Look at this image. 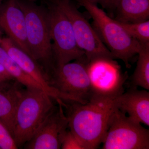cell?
I'll return each mask as SVG.
<instances>
[{"mask_svg":"<svg viewBox=\"0 0 149 149\" xmlns=\"http://www.w3.org/2000/svg\"><path fill=\"white\" fill-rule=\"evenodd\" d=\"M15 82L0 89V121L12 136L15 117L19 102L23 91Z\"/></svg>","mask_w":149,"mask_h":149,"instance_id":"5bb4252c","label":"cell"},{"mask_svg":"<svg viewBox=\"0 0 149 149\" xmlns=\"http://www.w3.org/2000/svg\"><path fill=\"white\" fill-rule=\"evenodd\" d=\"M2 38L1 37V36H0V42H1V40Z\"/></svg>","mask_w":149,"mask_h":149,"instance_id":"cb8c5ba5","label":"cell"},{"mask_svg":"<svg viewBox=\"0 0 149 149\" xmlns=\"http://www.w3.org/2000/svg\"><path fill=\"white\" fill-rule=\"evenodd\" d=\"M26 22V35L31 56L48 75L54 66L47 9L31 1L17 0Z\"/></svg>","mask_w":149,"mask_h":149,"instance_id":"277c9868","label":"cell"},{"mask_svg":"<svg viewBox=\"0 0 149 149\" xmlns=\"http://www.w3.org/2000/svg\"><path fill=\"white\" fill-rule=\"evenodd\" d=\"M102 144V149H148L149 130L117 109Z\"/></svg>","mask_w":149,"mask_h":149,"instance_id":"52a82bcc","label":"cell"},{"mask_svg":"<svg viewBox=\"0 0 149 149\" xmlns=\"http://www.w3.org/2000/svg\"><path fill=\"white\" fill-rule=\"evenodd\" d=\"M61 148L85 149L83 144L70 130H67L62 137Z\"/></svg>","mask_w":149,"mask_h":149,"instance_id":"d6986e66","label":"cell"},{"mask_svg":"<svg viewBox=\"0 0 149 149\" xmlns=\"http://www.w3.org/2000/svg\"><path fill=\"white\" fill-rule=\"evenodd\" d=\"M0 76L8 81L15 80L10 74H9L8 72L6 70L4 67L1 62H0Z\"/></svg>","mask_w":149,"mask_h":149,"instance_id":"7402d4cb","label":"cell"},{"mask_svg":"<svg viewBox=\"0 0 149 149\" xmlns=\"http://www.w3.org/2000/svg\"><path fill=\"white\" fill-rule=\"evenodd\" d=\"M3 0H0V4L1 3V2Z\"/></svg>","mask_w":149,"mask_h":149,"instance_id":"d4e9b609","label":"cell"},{"mask_svg":"<svg viewBox=\"0 0 149 149\" xmlns=\"http://www.w3.org/2000/svg\"><path fill=\"white\" fill-rule=\"evenodd\" d=\"M0 62L11 77L20 85L27 89H40L44 91L42 86L24 72L1 46Z\"/></svg>","mask_w":149,"mask_h":149,"instance_id":"2e32d148","label":"cell"},{"mask_svg":"<svg viewBox=\"0 0 149 149\" xmlns=\"http://www.w3.org/2000/svg\"><path fill=\"white\" fill-rule=\"evenodd\" d=\"M116 107L132 120L149 126V93L130 89L115 98Z\"/></svg>","mask_w":149,"mask_h":149,"instance_id":"4fadbf2b","label":"cell"},{"mask_svg":"<svg viewBox=\"0 0 149 149\" xmlns=\"http://www.w3.org/2000/svg\"><path fill=\"white\" fill-rule=\"evenodd\" d=\"M0 27L17 47L31 56L27 43L25 15L17 0H8L6 3L0 13Z\"/></svg>","mask_w":149,"mask_h":149,"instance_id":"7c38bea8","label":"cell"},{"mask_svg":"<svg viewBox=\"0 0 149 149\" xmlns=\"http://www.w3.org/2000/svg\"><path fill=\"white\" fill-rule=\"evenodd\" d=\"M72 25L76 42L87 60L100 57L113 58L94 27L77 9L71 0H54Z\"/></svg>","mask_w":149,"mask_h":149,"instance_id":"9c48e42d","label":"cell"},{"mask_svg":"<svg viewBox=\"0 0 149 149\" xmlns=\"http://www.w3.org/2000/svg\"><path fill=\"white\" fill-rule=\"evenodd\" d=\"M52 99L40 89L23 91L15 113L12 133L17 147L31 140L54 109Z\"/></svg>","mask_w":149,"mask_h":149,"instance_id":"3957f363","label":"cell"},{"mask_svg":"<svg viewBox=\"0 0 149 149\" xmlns=\"http://www.w3.org/2000/svg\"><path fill=\"white\" fill-rule=\"evenodd\" d=\"M54 107L31 140L26 148L61 149L62 137L68 128V120L63 106Z\"/></svg>","mask_w":149,"mask_h":149,"instance_id":"8fae6325","label":"cell"},{"mask_svg":"<svg viewBox=\"0 0 149 149\" xmlns=\"http://www.w3.org/2000/svg\"><path fill=\"white\" fill-rule=\"evenodd\" d=\"M0 46L8 55L21 67L22 69L40 84L49 95L57 103L74 101L69 96L64 95L52 87L47 74L31 56L19 47L8 37L2 38Z\"/></svg>","mask_w":149,"mask_h":149,"instance_id":"30bf717a","label":"cell"},{"mask_svg":"<svg viewBox=\"0 0 149 149\" xmlns=\"http://www.w3.org/2000/svg\"><path fill=\"white\" fill-rule=\"evenodd\" d=\"M115 98L93 96L86 103L73 102L68 107V128L85 149H97L102 143L117 109Z\"/></svg>","mask_w":149,"mask_h":149,"instance_id":"6da1fadb","label":"cell"},{"mask_svg":"<svg viewBox=\"0 0 149 149\" xmlns=\"http://www.w3.org/2000/svg\"><path fill=\"white\" fill-rule=\"evenodd\" d=\"M54 66H59L85 58L79 47L72 25L54 1L47 9Z\"/></svg>","mask_w":149,"mask_h":149,"instance_id":"5b68a950","label":"cell"},{"mask_svg":"<svg viewBox=\"0 0 149 149\" xmlns=\"http://www.w3.org/2000/svg\"><path fill=\"white\" fill-rule=\"evenodd\" d=\"M131 37L141 44L149 43V20L137 22H120Z\"/></svg>","mask_w":149,"mask_h":149,"instance_id":"ac0fdd59","label":"cell"},{"mask_svg":"<svg viewBox=\"0 0 149 149\" xmlns=\"http://www.w3.org/2000/svg\"><path fill=\"white\" fill-rule=\"evenodd\" d=\"M114 59L100 57L87 60L93 96L114 98L124 93L127 74L123 73L120 65Z\"/></svg>","mask_w":149,"mask_h":149,"instance_id":"ba28073f","label":"cell"},{"mask_svg":"<svg viewBox=\"0 0 149 149\" xmlns=\"http://www.w3.org/2000/svg\"><path fill=\"white\" fill-rule=\"evenodd\" d=\"M92 2L100 5L103 8L109 11L115 10L119 0H89Z\"/></svg>","mask_w":149,"mask_h":149,"instance_id":"44dd1931","label":"cell"},{"mask_svg":"<svg viewBox=\"0 0 149 149\" xmlns=\"http://www.w3.org/2000/svg\"><path fill=\"white\" fill-rule=\"evenodd\" d=\"M8 80H6L4 78L0 76V89L5 88L10 84Z\"/></svg>","mask_w":149,"mask_h":149,"instance_id":"603a6c76","label":"cell"},{"mask_svg":"<svg viewBox=\"0 0 149 149\" xmlns=\"http://www.w3.org/2000/svg\"><path fill=\"white\" fill-rule=\"evenodd\" d=\"M86 62L85 58L55 65L49 75L51 86L77 102L86 103L93 96Z\"/></svg>","mask_w":149,"mask_h":149,"instance_id":"8992f818","label":"cell"},{"mask_svg":"<svg viewBox=\"0 0 149 149\" xmlns=\"http://www.w3.org/2000/svg\"><path fill=\"white\" fill-rule=\"evenodd\" d=\"M17 148L11 134L0 121V149H16Z\"/></svg>","mask_w":149,"mask_h":149,"instance_id":"ffe728a7","label":"cell"},{"mask_svg":"<svg viewBox=\"0 0 149 149\" xmlns=\"http://www.w3.org/2000/svg\"><path fill=\"white\" fill-rule=\"evenodd\" d=\"M136 69L132 75L134 86L149 90V43L141 44Z\"/></svg>","mask_w":149,"mask_h":149,"instance_id":"e0dca14e","label":"cell"},{"mask_svg":"<svg viewBox=\"0 0 149 149\" xmlns=\"http://www.w3.org/2000/svg\"><path fill=\"white\" fill-rule=\"evenodd\" d=\"M93 19V27L114 59L123 62L127 68L130 60L139 53L141 43L129 35L119 22L108 15L97 5L89 0H77Z\"/></svg>","mask_w":149,"mask_h":149,"instance_id":"7a4b0ae2","label":"cell"},{"mask_svg":"<svg viewBox=\"0 0 149 149\" xmlns=\"http://www.w3.org/2000/svg\"><path fill=\"white\" fill-rule=\"evenodd\" d=\"M116 20L122 22L149 20V0H119L115 10Z\"/></svg>","mask_w":149,"mask_h":149,"instance_id":"9a60e30c","label":"cell"}]
</instances>
